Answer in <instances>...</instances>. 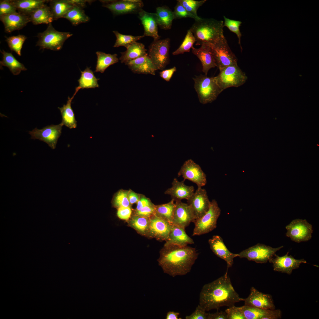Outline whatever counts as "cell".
I'll use <instances>...</instances> for the list:
<instances>
[{
  "mask_svg": "<svg viewBox=\"0 0 319 319\" xmlns=\"http://www.w3.org/2000/svg\"><path fill=\"white\" fill-rule=\"evenodd\" d=\"M235 291L226 272L223 276L203 287L199 295V305L206 311L218 310L221 307H229L243 301Z\"/></svg>",
  "mask_w": 319,
  "mask_h": 319,
  "instance_id": "6da1fadb",
  "label": "cell"
},
{
  "mask_svg": "<svg viewBox=\"0 0 319 319\" xmlns=\"http://www.w3.org/2000/svg\"><path fill=\"white\" fill-rule=\"evenodd\" d=\"M198 255L195 248L188 245H165L158 261L164 273L174 277L189 272Z\"/></svg>",
  "mask_w": 319,
  "mask_h": 319,
  "instance_id": "7a4b0ae2",
  "label": "cell"
},
{
  "mask_svg": "<svg viewBox=\"0 0 319 319\" xmlns=\"http://www.w3.org/2000/svg\"><path fill=\"white\" fill-rule=\"evenodd\" d=\"M224 22L212 18L195 20L189 29L196 39V45L214 44L224 36Z\"/></svg>",
  "mask_w": 319,
  "mask_h": 319,
  "instance_id": "3957f363",
  "label": "cell"
},
{
  "mask_svg": "<svg viewBox=\"0 0 319 319\" xmlns=\"http://www.w3.org/2000/svg\"><path fill=\"white\" fill-rule=\"evenodd\" d=\"M194 88L200 102L202 104L211 103L222 92L215 77L201 74L193 78Z\"/></svg>",
  "mask_w": 319,
  "mask_h": 319,
  "instance_id": "277c9868",
  "label": "cell"
},
{
  "mask_svg": "<svg viewBox=\"0 0 319 319\" xmlns=\"http://www.w3.org/2000/svg\"><path fill=\"white\" fill-rule=\"evenodd\" d=\"M215 78L222 91L229 87H238L242 85L248 78L237 64L227 66L219 70V73Z\"/></svg>",
  "mask_w": 319,
  "mask_h": 319,
  "instance_id": "5b68a950",
  "label": "cell"
},
{
  "mask_svg": "<svg viewBox=\"0 0 319 319\" xmlns=\"http://www.w3.org/2000/svg\"><path fill=\"white\" fill-rule=\"evenodd\" d=\"M72 35L70 32L56 30L51 23L45 31L38 34V40L36 45L41 49L58 51L62 48L66 40Z\"/></svg>",
  "mask_w": 319,
  "mask_h": 319,
  "instance_id": "8992f818",
  "label": "cell"
},
{
  "mask_svg": "<svg viewBox=\"0 0 319 319\" xmlns=\"http://www.w3.org/2000/svg\"><path fill=\"white\" fill-rule=\"evenodd\" d=\"M221 210L215 199L211 201L209 210L202 217L195 220L193 236H199L211 232L217 227Z\"/></svg>",
  "mask_w": 319,
  "mask_h": 319,
  "instance_id": "52a82bcc",
  "label": "cell"
},
{
  "mask_svg": "<svg viewBox=\"0 0 319 319\" xmlns=\"http://www.w3.org/2000/svg\"><path fill=\"white\" fill-rule=\"evenodd\" d=\"M170 39L154 40L148 48V55L157 70L164 69L170 62Z\"/></svg>",
  "mask_w": 319,
  "mask_h": 319,
  "instance_id": "ba28073f",
  "label": "cell"
},
{
  "mask_svg": "<svg viewBox=\"0 0 319 319\" xmlns=\"http://www.w3.org/2000/svg\"><path fill=\"white\" fill-rule=\"evenodd\" d=\"M219 70L227 66L237 64V59L228 45L224 36L214 44H209Z\"/></svg>",
  "mask_w": 319,
  "mask_h": 319,
  "instance_id": "9c48e42d",
  "label": "cell"
},
{
  "mask_svg": "<svg viewBox=\"0 0 319 319\" xmlns=\"http://www.w3.org/2000/svg\"><path fill=\"white\" fill-rule=\"evenodd\" d=\"M283 246L274 248L263 244L258 243L241 251L238 257L246 258L257 263H265L273 257L276 253Z\"/></svg>",
  "mask_w": 319,
  "mask_h": 319,
  "instance_id": "30bf717a",
  "label": "cell"
},
{
  "mask_svg": "<svg viewBox=\"0 0 319 319\" xmlns=\"http://www.w3.org/2000/svg\"><path fill=\"white\" fill-rule=\"evenodd\" d=\"M285 228L287 230L286 236L294 242H306L312 237V226L306 219L293 220Z\"/></svg>",
  "mask_w": 319,
  "mask_h": 319,
  "instance_id": "8fae6325",
  "label": "cell"
},
{
  "mask_svg": "<svg viewBox=\"0 0 319 319\" xmlns=\"http://www.w3.org/2000/svg\"><path fill=\"white\" fill-rule=\"evenodd\" d=\"M102 6L114 15L138 13L144 6L141 0H101Z\"/></svg>",
  "mask_w": 319,
  "mask_h": 319,
  "instance_id": "7c38bea8",
  "label": "cell"
},
{
  "mask_svg": "<svg viewBox=\"0 0 319 319\" xmlns=\"http://www.w3.org/2000/svg\"><path fill=\"white\" fill-rule=\"evenodd\" d=\"M183 180H190L196 184L198 187H202L207 183L206 176L200 166L191 159L184 162L178 173Z\"/></svg>",
  "mask_w": 319,
  "mask_h": 319,
  "instance_id": "4fadbf2b",
  "label": "cell"
},
{
  "mask_svg": "<svg viewBox=\"0 0 319 319\" xmlns=\"http://www.w3.org/2000/svg\"><path fill=\"white\" fill-rule=\"evenodd\" d=\"M63 124L61 123L58 125L46 126L41 129L35 128L29 132L31 138L37 139L47 143L53 149H55L59 138L60 137Z\"/></svg>",
  "mask_w": 319,
  "mask_h": 319,
  "instance_id": "5bb4252c",
  "label": "cell"
},
{
  "mask_svg": "<svg viewBox=\"0 0 319 319\" xmlns=\"http://www.w3.org/2000/svg\"><path fill=\"white\" fill-rule=\"evenodd\" d=\"M187 200V203L193 212L195 220L202 217L208 211L211 204L206 190L202 187H198Z\"/></svg>",
  "mask_w": 319,
  "mask_h": 319,
  "instance_id": "9a60e30c",
  "label": "cell"
},
{
  "mask_svg": "<svg viewBox=\"0 0 319 319\" xmlns=\"http://www.w3.org/2000/svg\"><path fill=\"white\" fill-rule=\"evenodd\" d=\"M288 253L282 256L275 254L269 260V262L273 264L274 271L290 275L293 270L299 268L301 263H307L304 259H295L292 255H289Z\"/></svg>",
  "mask_w": 319,
  "mask_h": 319,
  "instance_id": "2e32d148",
  "label": "cell"
},
{
  "mask_svg": "<svg viewBox=\"0 0 319 319\" xmlns=\"http://www.w3.org/2000/svg\"><path fill=\"white\" fill-rule=\"evenodd\" d=\"M210 248L217 257L224 260L227 263L226 272L231 267L234 263V259L238 257V254L230 252L224 243L223 239L219 236L214 235L208 240Z\"/></svg>",
  "mask_w": 319,
  "mask_h": 319,
  "instance_id": "e0dca14e",
  "label": "cell"
},
{
  "mask_svg": "<svg viewBox=\"0 0 319 319\" xmlns=\"http://www.w3.org/2000/svg\"><path fill=\"white\" fill-rule=\"evenodd\" d=\"M245 305L260 308L274 310L275 307L272 296L263 293L252 287L248 296L244 299Z\"/></svg>",
  "mask_w": 319,
  "mask_h": 319,
  "instance_id": "ac0fdd59",
  "label": "cell"
},
{
  "mask_svg": "<svg viewBox=\"0 0 319 319\" xmlns=\"http://www.w3.org/2000/svg\"><path fill=\"white\" fill-rule=\"evenodd\" d=\"M172 224L184 228L195 221L193 212L187 203L181 201L175 202Z\"/></svg>",
  "mask_w": 319,
  "mask_h": 319,
  "instance_id": "d6986e66",
  "label": "cell"
},
{
  "mask_svg": "<svg viewBox=\"0 0 319 319\" xmlns=\"http://www.w3.org/2000/svg\"><path fill=\"white\" fill-rule=\"evenodd\" d=\"M172 225L154 214L149 220V229L152 237L167 241L168 239Z\"/></svg>",
  "mask_w": 319,
  "mask_h": 319,
  "instance_id": "ffe728a7",
  "label": "cell"
},
{
  "mask_svg": "<svg viewBox=\"0 0 319 319\" xmlns=\"http://www.w3.org/2000/svg\"><path fill=\"white\" fill-rule=\"evenodd\" d=\"M0 19L4 25L5 31L9 33L22 29L30 22L29 16L17 12L0 16Z\"/></svg>",
  "mask_w": 319,
  "mask_h": 319,
  "instance_id": "44dd1931",
  "label": "cell"
},
{
  "mask_svg": "<svg viewBox=\"0 0 319 319\" xmlns=\"http://www.w3.org/2000/svg\"><path fill=\"white\" fill-rule=\"evenodd\" d=\"M246 319H277L281 318L279 309H265L244 305L239 307Z\"/></svg>",
  "mask_w": 319,
  "mask_h": 319,
  "instance_id": "7402d4cb",
  "label": "cell"
},
{
  "mask_svg": "<svg viewBox=\"0 0 319 319\" xmlns=\"http://www.w3.org/2000/svg\"><path fill=\"white\" fill-rule=\"evenodd\" d=\"M138 17L141 21L144 28L143 35L152 37L154 40L159 39L158 24L155 13L148 12L142 9L138 13Z\"/></svg>",
  "mask_w": 319,
  "mask_h": 319,
  "instance_id": "603a6c76",
  "label": "cell"
},
{
  "mask_svg": "<svg viewBox=\"0 0 319 319\" xmlns=\"http://www.w3.org/2000/svg\"><path fill=\"white\" fill-rule=\"evenodd\" d=\"M184 181H180L174 178L171 187L167 189L165 194L170 195L172 199L175 202L181 201L183 199L188 200L195 192L194 188L193 186L186 185Z\"/></svg>",
  "mask_w": 319,
  "mask_h": 319,
  "instance_id": "cb8c5ba5",
  "label": "cell"
},
{
  "mask_svg": "<svg viewBox=\"0 0 319 319\" xmlns=\"http://www.w3.org/2000/svg\"><path fill=\"white\" fill-rule=\"evenodd\" d=\"M193 54L200 61L202 66V70L207 75L209 70L217 67L215 59L209 44H203L198 48L193 46L192 48Z\"/></svg>",
  "mask_w": 319,
  "mask_h": 319,
  "instance_id": "d4e9b609",
  "label": "cell"
},
{
  "mask_svg": "<svg viewBox=\"0 0 319 319\" xmlns=\"http://www.w3.org/2000/svg\"><path fill=\"white\" fill-rule=\"evenodd\" d=\"M125 64L135 73L155 75L157 70L148 55L130 61Z\"/></svg>",
  "mask_w": 319,
  "mask_h": 319,
  "instance_id": "484cf974",
  "label": "cell"
},
{
  "mask_svg": "<svg viewBox=\"0 0 319 319\" xmlns=\"http://www.w3.org/2000/svg\"><path fill=\"white\" fill-rule=\"evenodd\" d=\"M165 245H175L185 246L189 244H193L194 242L186 233L185 228L172 225L168 240Z\"/></svg>",
  "mask_w": 319,
  "mask_h": 319,
  "instance_id": "4316f807",
  "label": "cell"
},
{
  "mask_svg": "<svg viewBox=\"0 0 319 319\" xmlns=\"http://www.w3.org/2000/svg\"><path fill=\"white\" fill-rule=\"evenodd\" d=\"M79 89L76 87L75 91L73 96L68 99L66 105L63 107L58 108L59 109L62 116L61 123L70 129L75 128L77 126V121L76 120L74 112L71 107L72 100L74 97Z\"/></svg>",
  "mask_w": 319,
  "mask_h": 319,
  "instance_id": "83f0119b",
  "label": "cell"
},
{
  "mask_svg": "<svg viewBox=\"0 0 319 319\" xmlns=\"http://www.w3.org/2000/svg\"><path fill=\"white\" fill-rule=\"evenodd\" d=\"M126 51L121 52L119 58L122 63L127 62L148 55L145 45L142 43L136 42L129 45Z\"/></svg>",
  "mask_w": 319,
  "mask_h": 319,
  "instance_id": "f1b7e54d",
  "label": "cell"
},
{
  "mask_svg": "<svg viewBox=\"0 0 319 319\" xmlns=\"http://www.w3.org/2000/svg\"><path fill=\"white\" fill-rule=\"evenodd\" d=\"M155 13L158 25L164 30L170 29L174 19L173 12L168 6H162L156 8Z\"/></svg>",
  "mask_w": 319,
  "mask_h": 319,
  "instance_id": "f546056e",
  "label": "cell"
},
{
  "mask_svg": "<svg viewBox=\"0 0 319 319\" xmlns=\"http://www.w3.org/2000/svg\"><path fill=\"white\" fill-rule=\"evenodd\" d=\"M29 16L30 22L35 25L49 24L54 20L49 6L45 4L35 10Z\"/></svg>",
  "mask_w": 319,
  "mask_h": 319,
  "instance_id": "4dcf8cb0",
  "label": "cell"
},
{
  "mask_svg": "<svg viewBox=\"0 0 319 319\" xmlns=\"http://www.w3.org/2000/svg\"><path fill=\"white\" fill-rule=\"evenodd\" d=\"M18 12L29 15L37 9L48 2L45 0H11Z\"/></svg>",
  "mask_w": 319,
  "mask_h": 319,
  "instance_id": "1f68e13d",
  "label": "cell"
},
{
  "mask_svg": "<svg viewBox=\"0 0 319 319\" xmlns=\"http://www.w3.org/2000/svg\"><path fill=\"white\" fill-rule=\"evenodd\" d=\"M3 54V59L0 62L1 66H4L8 68L10 71L14 75H18L22 71H26L27 69L24 65L19 62L11 53L1 51Z\"/></svg>",
  "mask_w": 319,
  "mask_h": 319,
  "instance_id": "d6a6232c",
  "label": "cell"
},
{
  "mask_svg": "<svg viewBox=\"0 0 319 319\" xmlns=\"http://www.w3.org/2000/svg\"><path fill=\"white\" fill-rule=\"evenodd\" d=\"M50 10L54 20L63 18L64 16L74 6L69 0H49Z\"/></svg>",
  "mask_w": 319,
  "mask_h": 319,
  "instance_id": "836d02e7",
  "label": "cell"
},
{
  "mask_svg": "<svg viewBox=\"0 0 319 319\" xmlns=\"http://www.w3.org/2000/svg\"><path fill=\"white\" fill-rule=\"evenodd\" d=\"M96 54L97 60L95 72L103 73L105 70L110 66L118 62L119 59L116 54H111L97 51Z\"/></svg>",
  "mask_w": 319,
  "mask_h": 319,
  "instance_id": "e575fe53",
  "label": "cell"
},
{
  "mask_svg": "<svg viewBox=\"0 0 319 319\" xmlns=\"http://www.w3.org/2000/svg\"><path fill=\"white\" fill-rule=\"evenodd\" d=\"M81 75L78 81L80 89L95 88L99 87L98 81L99 79L95 76L90 67H87L83 71H81Z\"/></svg>",
  "mask_w": 319,
  "mask_h": 319,
  "instance_id": "d590c367",
  "label": "cell"
},
{
  "mask_svg": "<svg viewBox=\"0 0 319 319\" xmlns=\"http://www.w3.org/2000/svg\"><path fill=\"white\" fill-rule=\"evenodd\" d=\"M63 18L68 19L75 26L82 23L87 22L89 20V18L85 14L83 9L75 5L66 13Z\"/></svg>",
  "mask_w": 319,
  "mask_h": 319,
  "instance_id": "8d00e7d4",
  "label": "cell"
},
{
  "mask_svg": "<svg viewBox=\"0 0 319 319\" xmlns=\"http://www.w3.org/2000/svg\"><path fill=\"white\" fill-rule=\"evenodd\" d=\"M175 206V201L172 199L167 203L155 206L154 214L172 224Z\"/></svg>",
  "mask_w": 319,
  "mask_h": 319,
  "instance_id": "74e56055",
  "label": "cell"
},
{
  "mask_svg": "<svg viewBox=\"0 0 319 319\" xmlns=\"http://www.w3.org/2000/svg\"><path fill=\"white\" fill-rule=\"evenodd\" d=\"M113 32L116 38L113 46V47L115 48L124 46L127 48L129 45L137 42L144 37L143 35L134 36L131 35H124L116 30L113 31Z\"/></svg>",
  "mask_w": 319,
  "mask_h": 319,
  "instance_id": "f35d334b",
  "label": "cell"
},
{
  "mask_svg": "<svg viewBox=\"0 0 319 319\" xmlns=\"http://www.w3.org/2000/svg\"><path fill=\"white\" fill-rule=\"evenodd\" d=\"M196 42L195 38L191 31L189 29L187 31L186 34L182 43L179 47L173 51L172 54L177 55L189 52L191 48Z\"/></svg>",
  "mask_w": 319,
  "mask_h": 319,
  "instance_id": "ab89813d",
  "label": "cell"
},
{
  "mask_svg": "<svg viewBox=\"0 0 319 319\" xmlns=\"http://www.w3.org/2000/svg\"><path fill=\"white\" fill-rule=\"evenodd\" d=\"M27 38L25 35H19L6 37V41L10 50L15 52L19 56H21L23 45Z\"/></svg>",
  "mask_w": 319,
  "mask_h": 319,
  "instance_id": "60d3db41",
  "label": "cell"
},
{
  "mask_svg": "<svg viewBox=\"0 0 319 319\" xmlns=\"http://www.w3.org/2000/svg\"><path fill=\"white\" fill-rule=\"evenodd\" d=\"M224 26L227 27L230 30L235 33L237 36L238 40V43L242 49L241 45V38L242 34L240 31V27L242 22L240 21L230 19L224 16Z\"/></svg>",
  "mask_w": 319,
  "mask_h": 319,
  "instance_id": "b9f144b4",
  "label": "cell"
},
{
  "mask_svg": "<svg viewBox=\"0 0 319 319\" xmlns=\"http://www.w3.org/2000/svg\"><path fill=\"white\" fill-rule=\"evenodd\" d=\"M206 1V0L199 1L194 0H178L177 1L181 4L188 12L197 17L198 16L197 14L198 9Z\"/></svg>",
  "mask_w": 319,
  "mask_h": 319,
  "instance_id": "7bdbcfd3",
  "label": "cell"
},
{
  "mask_svg": "<svg viewBox=\"0 0 319 319\" xmlns=\"http://www.w3.org/2000/svg\"><path fill=\"white\" fill-rule=\"evenodd\" d=\"M173 12L174 19L182 18H191L194 19L195 20H196L201 18L199 16H196L190 13L178 1Z\"/></svg>",
  "mask_w": 319,
  "mask_h": 319,
  "instance_id": "ee69618b",
  "label": "cell"
},
{
  "mask_svg": "<svg viewBox=\"0 0 319 319\" xmlns=\"http://www.w3.org/2000/svg\"><path fill=\"white\" fill-rule=\"evenodd\" d=\"M131 224L136 229L140 232H144L149 228V220L145 217L136 216L131 219Z\"/></svg>",
  "mask_w": 319,
  "mask_h": 319,
  "instance_id": "f6af8a7d",
  "label": "cell"
},
{
  "mask_svg": "<svg viewBox=\"0 0 319 319\" xmlns=\"http://www.w3.org/2000/svg\"><path fill=\"white\" fill-rule=\"evenodd\" d=\"M128 192L120 191L115 196L113 200V204L115 207L129 206L130 203L128 198Z\"/></svg>",
  "mask_w": 319,
  "mask_h": 319,
  "instance_id": "bcb514c9",
  "label": "cell"
},
{
  "mask_svg": "<svg viewBox=\"0 0 319 319\" xmlns=\"http://www.w3.org/2000/svg\"><path fill=\"white\" fill-rule=\"evenodd\" d=\"M17 9L11 0H1L0 16L17 12Z\"/></svg>",
  "mask_w": 319,
  "mask_h": 319,
  "instance_id": "7dc6e473",
  "label": "cell"
},
{
  "mask_svg": "<svg viewBox=\"0 0 319 319\" xmlns=\"http://www.w3.org/2000/svg\"><path fill=\"white\" fill-rule=\"evenodd\" d=\"M225 312L227 314V319H246L239 307L234 305L229 307Z\"/></svg>",
  "mask_w": 319,
  "mask_h": 319,
  "instance_id": "c3c4849f",
  "label": "cell"
},
{
  "mask_svg": "<svg viewBox=\"0 0 319 319\" xmlns=\"http://www.w3.org/2000/svg\"><path fill=\"white\" fill-rule=\"evenodd\" d=\"M199 304L196 307L193 312L189 315L185 316V319H207L208 313Z\"/></svg>",
  "mask_w": 319,
  "mask_h": 319,
  "instance_id": "681fc988",
  "label": "cell"
},
{
  "mask_svg": "<svg viewBox=\"0 0 319 319\" xmlns=\"http://www.w3.org/2000/svg\"><path fill=\"white\" fill-rule=\"evenodd\" d=\"M131 213V210L129 206H122L118 207L117 214L120 219L127 220L130 217Z\"/></svg>",
  "mask_w": 319,
  "mask_h": 319,
  "instance_id": "f907efd6",
  "label": "cell"
},
{
  "mask_svg": "<svg viewBox=\"0 0 319 319\" xmlns=\"http://www.w3.org/2000/svg\"><path fill=\"white\" fill-rule=\"evenodd\" d=\"M155 206L153 205L146 206L137 211V214L141 216L149 217L154 214Z\"/></svg>",
  "mask_w": 319,
  "mask_h": 319,
  "instance_id": "816d5d0a",
  "label": "cell"
},
{
  "mask_svg": "<svg viewBox=\"0 0 319 319\" xmlns=\"http://www.w3.org/2000/svg\"><path fill=\"white\" fill-rule=\"evenodd\" d=\"M176 70V67L174 66L171 68L162 70L160 73V76L166 81L169 82Z\"/></svg>",
  "mask_w": 319,
  "mask_h": 319,
  "instance_id": "f5cc1de1",
  "label": "cell"
},
{
  "mask_svg": "<svg viewBox=\"0 0 319 319\" xmlns=\"http://www.w3.org/2000/svg\"><path fill=\"white\" fill-rule=\"evenodd\" d=\"M207 319H227V318L225 311H217L214 313H208Z\"/></svg>",
  "mask_w": 319,
  "mask_h": 319,
  "instance_id": "db71d44e",
  "label": "cell"
},
{
  "mask_svg": "<svg viewBox=\"0 0 319 319\" xmlns=\"http://www.w3.org/2000/svg\"><path fill=\"white\" fill-rule=\"evenodd\" d=\"M152 205H153L151 203L148 199L144 198H142L137 202L136 209L138 211L144 206Z\"/></svg>",
  "mask_w": 319,
  "mask_h": 319,
  "instance_id": "11a10c76",
  "label": "cell"
},
{
  "mask_svg": "<svg viewBox=\"0 0 319 319\" xmlns=\"http://www.w3.org/2000/svg\"><path fill=\"white\" fill-rule=\"evenodd\" d=\"M128 198L130 204H133L139 201V197L137 194L133 191L128 193Z\"/></svg>",
  "mask_w": 319,
  "mask_h": 319,
  "instance_id": "9f6ffc18",
  "label": "cell"
},
{
  "mask_svg": "<svg viewBox=\"0 0 319 319\" xmlns=\"http://www.w3.org/2000/svg\"><path fill=\"white\" fill-rule=\"evenodd\" d=\"M70 2L73 5L78 6L82 9L86 6V3L87 1L85 0H69Z\"/></svg>",
  "mask_w": 319,
  "mask_h": 319,
  "instance_id": "6f0895ef",
  "label": "cell"
},
{
  "mask_svg": "<svg viewBox=\"0 0 319 319\" xmlns=\"http://www.w3.org/2000/svg\"><path fill=\"white\" fill-rule=\"evenodd\" d=\"M179 313L175 312L174 311H170L168 312L167 314L166 319H181L182 318H179L178 316L180 315Z\"/></svg>",
  "mask_w": 319,
  "mask_h": 319,
  "instance_id": "680465c9",
  "label": "cell"
}]
</instances>
